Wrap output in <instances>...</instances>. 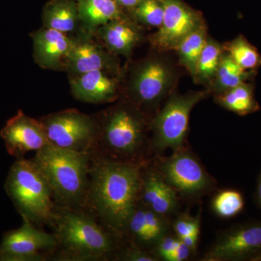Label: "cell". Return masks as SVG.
Instances as JSON below:
<instances>
[{"label":"cell","instance_id":"cell-25","mask_svg":"<svg viewBox=\"0 0 261 261\" xmlns=\"http://www.w3.org/2000/svg\"><path fill=\"white\" fill-rule=\"evenodd\" d=\"M225 51L244 70H257L261 66V56L257 48L243 35L225 43Z\"/></svg>","mask_w":261,"mask_h":261},{"label":"cell","instance_id":"cell-19","mask_svg":"<svg viewBox=\"0 0 261 261\" xmlns=\"http://www.w3.org/2000/svg\"><path fill=\"white\" fill-rule=\"evenodd\" d=\"M82 33L94 36L98 29L127 13L114 0H76Z\"/></svg>","mask_w":261,"mask_h":261},{"label":"cell","instance_id":"cell-10","mask_svg":"<svg viewBox=\"0 0 261 261\" xmlns=\"http://www.w3.org/2000/svg\"><path fill=\"white\" fill-rule=\"evenodd\" d=\"M57 247L54 235L39 229L34 223L23 218L16 229L3 235L0 243V261H42L47 260L43 251H53Z\"/></svg>","mask_w":261,"mask_h":261},{"label":"cell","instance_id":"cell-30","mask_svg":"<svg viewBox=\"0 0 261 261\" xmlns=\"http://www.w3.org/2000/svg\"><path fill=\"white\" fill-rule=\"evenodd\" d=\"M179 242L180 239L177 237L176 236L174 238V237L170 236L168 233L156 244L152 252L159 260L160 258L161 260L167 261L168 257L176 250Z\"/></svg>","mask_w":261,"mask_h":261},{"label":"cell","instance_id":"cell-17","mask_svg":"<svg viewBox=\"0 0 261 261\" xmlns=\"http://www.w3.org/2000/svg\"><path fill=\"white\" fill-rule=\"evenodd\" d=\"M139 202L156 214L168 217L178 210L177 192L148 163L141 168Z\"/></svg>","mask_w":261,"mask_h":261},{"label":"cell","instance_id":"cell-32","mask_svg":"<svg viewBox=\"0 0 261 261\" xmlns=\"http://www.w3.org/2000/svg\"><path fill=\"white\" fill-rule=\"evenodd\" d=\"M114 1L128 13L130 10L134 9L143 0H114Z\"/></svg>","mask_w":261,"mask_h":261},{"label":"cell","instance_id":"cell-24","mask_svg":"<svg viewBox=\"0 0 261 261\" xmlns=\"http://www.w3.org/2000/svg\"><path fill=\"white\" fill-rule=\"evenodd\" d=\"M224 44L209 37L197 63V71L194 82L205 87L210 85L219 68L220 62L224 55Z\"/></svg>","mask_w":261,"mask_h":261},{"label":"cell","instance_id":"cell-23","mask_svg":"<svg viewBox=\"0 0 261 261\" xmlns=\"http://www.w3.org/2000/svg\"><path fill=\"white\" fill-rule=\"evenodd\" d=\"M208 37L207 27L205 23H203L184 38L174 49L177 56L178 64L189 72L193 80L199 58Z\"/></svg>","mask_w":261,"mask_h":261},{"label":"cell","instance_id":"cell-15","mask_svg":"<svg viewBox=\"0 0 261 261\" xmlns=\"http://www.w3.org/2000/svg\"><path fill=\"white\" fill-rule=\"evenodd\" d=\"M69 78L72 94L81 102L113 103L121 96L122 77L105 70H94Z\"/></svg>","mask_w":261,"mask_h":261},{"label":"cell","instance_id":"cell-26","mask_svg":"<svg viewBox=\"0 0 261 261\" xmlns=\"http://www.w3.org/2000/svg\"><path fill=\"white\" fill-rule=\"evenodd\" d=\"M164 0H143L128 15L142 27L159 29L164 17Z\"/></svg>","mask_w":261,"mask_h":261},{"label":"cell","instance_id":"cell-4","mask_svg":"<svg viewBox=\"0 0 261 261\" xmlns=\"http://www.w3.org/2000/svg\"><path fill=\"white\" fill-rule=\"evenodd\" d=\"M168 53L152 49L123 68L121 95L151 118L174 92L179 81V65Z\"/></svg>","mask_w":261,"mask_h":261},{"label":"cell","instance_id":"cell-27","mask_svg":"<svg viewBox=\"0 0 261 261\" xmlns=\"http://www.w3.org/2000/svg\"><path fill=\"white\" fill-rule=\"evenodd\" d=\"M245 202L241 193L233 190L219 192L213 199L215 214L223 219H231L243 211Z\"/></svg>","mask_w":261,"mask_h":261},{"label":"cell","instance_id":"cell-28","mask_svg":"<svg viewBox=\"0 0 261 261\" xmlns=\"http://www.w3.org/2000/svg\"><path fill=\"white\" fill-rule=\"evenodd\" d=\"M173 228L179 239L189 235H200V218L192 217L188 214L180 215L173 221Z\"/></svg>","mask_w":261,"mask_h":261},{"label":"cell","instance_id":"cell-18","mask_svg":"<svg viewBox=\"0 0 261 261\" xmlns=\"http://www.w3.org/2000/svg\"><path fill=\"white\" fill-rule=\"evenodd\" d=\"M96 38L116 56L129 58L143 40L144 29L128 13L99 27Z\"/></svg>","mask_w":261,"mask_h":261},{"label":"cell","instance_id":"cell-21","mask_svg":"<svg viewBox=\"0 0 261 261\" xmlns=\"http://www.w3.org/2000/svg\"><path fill=\"white\" fill-rule=\"evenodd\" d=\"M255 75L256 70H244L225 51L214 80L206 89L210 94L216 95L244 82H251Z\"/></svg>","mask_w":261,"mask_h":261},{"label":"cell","instance_id":"cell-2","mask_svg":"<svg viewBox=\"0 0 261 261\" xmlns=\"http://www.w3.org/2000/svg\"><path fill=\"white\" fill-rule=\"evenodd\" d=\"M97 125L92 151L103 157L144 166L150 153L151 118L121 96L112 106L93 116Z\"/></svg>","mask_w":261,"mask_h":261},{"label":"cell","instance_id":"cell-13","mask_svg":"<svg viewBox=\"0 0 261 261\" xmlns=\"http://www.w3.org/2000/svg\"><path fill=\"white\" fill-rule=\"evenodd\" d=\"M0 137L8 153L17 159H23L32 151L37 152L49 144L40 121L22 111L6 122L0 130Z\"/></svg>","mask_w":261,"mask_h":261},{"label":"cell","instance_id":"cell-31","mask_svg":"<svg viewBox=\"0 0 261 261\" xmlns=\"http://www.w3.org/2000/svg\"><path fill=\"white\" fill-rule=\"evenodd\" d=\"M192 250L180 240L179 244L176 250L168 257L167 261H183L187 260L191 255Z\"/></svg>","mask_w":261,"mask_h":261},{"label":"cell","instance_id":"cell-22","mask_svg":"<svg viewBox=\"0 0 261 261\" xmlns=\"http://www.w3.org/2000/svg\"><path fill=\"white\" fill-rule=\"evenodd\" d=\"M214 100L221 107L239 116H246L260 109L254 95L252 82H244L226 92L216 94Z\"/></svg>","mask_w":261,"mask_h":261},{"label":"cell","instance_id":"cell-8","mask_svg":"<svg viewBox=\"0 0 261 261\" xmlns=\"http://www.w3.org/2000/svg\"><path fill=\"white\" fill-rule=\"evenodd\" d=\"M39 121L50 145L77 152L94 150L97 125L93 116L68 109L43 116Z\"/></svg>","mask_w":261,"mask_h":261},{"label":"cell","instance_id":"cell-34","mask_svg":"<svg viewBox=\"0 0 261 261\" xmlns=\"http://www.w3.org/2000/svg\"><path fill=\"white\" fill-rule=\"evenodd\" d=\"M257 200L259 205H260L261 207V175L260 179H259L258 185H257Z\"/></svg>","mask_w":261,"mask_h":261},{"label":"cell","instance_id":"cell-7","mask_svg":"<svg viewBox=\"0 0 261 261\" xmlns=\"http://www.w3.org/2000/svg\"><path fill=\"white\" fill-rule=\"evenodd\" d=\"M208 95L207 89L185 94L173 92L151 118L152 150L161 153L168 149L173 152L183 149L192 109Z\"/></svg>","mask_w":261,"mask_h":261},{"label":"cell","instance_id":"cell-20","mask_svg":"<svg viewBox=\"0 0 261 261\" xmlns=\"http://www.w3.org/2000/svg\"><path fill=\"white\" fill-rule=\"evenodd\" d=\"M43 27L65 34L82 33L76 0H49L42 12Z\"/></svg>","mask_w":261,"mask_h":261},{"label":"cell","instance_id":"cell-14","mask_svg":"<svg viewBox=\"0 0 261 261\" xmlns=\"http://www.w3.org/2000/svg\"><path fill=\"white\" fill-rule=\"evenodd\" d=\"M261 252V223L245 225L220 235L204 260H238Z\"/></svg>","mask_w":261,"mask_h":261},{"label":"cell","instance_id":"cell-3","mask_svg":"<svg viewBox=\"0 0 261 261\" xmlns=\"http://www.w3.org/2000/svg\"><path fill=\"white\" fill-rule=\"evenodd\" d=\"M51 224L57 241L56 260H109L118 251V238L84 209L56 205Z\"/></svg>","mask_w":261,"mask_h":261},{"label":"cell","instance_id":"cell-16","mask_svg":"<svg viewBox=\"0 0 261 261\" xmlns=\"http://www.w3.org/2000/svg\"><path fill=\"white\" fill-rule=\"evenodd\" d=\"M30 37L34 62L44 69L65 71L73 37L44 27L31 33Z\"/></svg>","mask_w":261,"mask_h":261},{"label":"cell","instance_id":"cell-12","mask_svg":"<svg viewBox=\"0 0 261 261\" xmlns=\"http://www.w3.org/2000/svg\"><path fill=\"white\" fill-rule=\"evenodd\" d=\"M95 36L78 34L73 37L71 49L65 62V71L68 77L77 76L94 71L105 70L122 77V68L118 56L113 54Z\"/></svg>","mask_w":261,"mask_h":261},{"label":"cell","instance_id":"cell-5","mask_svg":"<svg viewBox=\"0 0 261 261\" xmlns=\"http://www.w3.org/2000/svg\"><path fill=\"white\" fill-rule=\"evenodd\" d=\"M32 161L45 176L58 205L84 209L91 152L69 150L49 144L37 151Z\"/></svg>","mask_w":261,"mask_h":261},{"label":"cell","instance_id":"cell-29","mask_svg":"<svg viewBox=\"0 0 261 261\" xmlns=\"http://www.w3.org/2000/svg\"><path fill=\"white\" fill-rule=\"evenodd\" d=\"M115 257L117 260L124 261H156L159 260L152 252L130 245L129 247L118 249Z\"/></svg>","mask_w":261,"mask_h":261},{"label":"cell","instance_id":"cell-9","mask_svg":"<svg viewBox=\"0 0 261 261\" xmlns=\"http://www.w3.org/2000/svg\"><path fill=\"white\" fill-rule=\"evenodd\" d=\"M154 167L177 193L187 197L203 195L214 185L200 161L184 148L161 158Z\"/></svg>","mask_w":261,"mask_h":261},{"label":"cell","instance_id":"cell-1","mask_svg":"<svg viewBox=\"0 0 261 261\" xmlns=\"http://www.w3.org/2000/svg\"><path fill=\"white\" fill-rule=\"evenodd\" d=\"M142 166L119 162L91 152L84 210L98 218L117 238H123L128 217L139 202Z\"/></svg>","mask_w":261,"mask_h":261},{"label":"cell","instance_id":"cell-33","mask_svg":"<svg viewBox=\"0 0 261 261\" xmlns=\"http://www.w3.org/2000/svg\"><path fill=\"white\" fill-rule=\"evenodd\" d=\"M185 245L190 247L192 251H195L198 243L199 235H189L180 239Z\"/></svg>","mask_w":261,"mask_h":261},{"label":"cell","instance_id":"cell-6","mask_svg":"<svg viewBox=\"0 0 261 261\" xmlns=\"http://www.w3.org/2000/svg\"><path fill=\"white\" fill-rule=\"evenodd\" d=\"M5 190L22 218L34 224L51 223L56 207L53 191L32 160L17 159L10 167Z\"/></svg>","mask_w":261,"mask_h":261},{"label":"cell","instance_id":"cell-11","mask_svg":"<svg viewBox=\"0 0 261 261\" xmlns=\"http://www.w3.org/2000/svg\"><path fill=\"white\" fill-rule=\"evenodd\" d=\"M164 17L158 31L148 37L152 49L174 51L184 38L205 23L202 13L181 0H164Z\"/></svg>","mask_w":261,"mask_h":261}]
</instances>
